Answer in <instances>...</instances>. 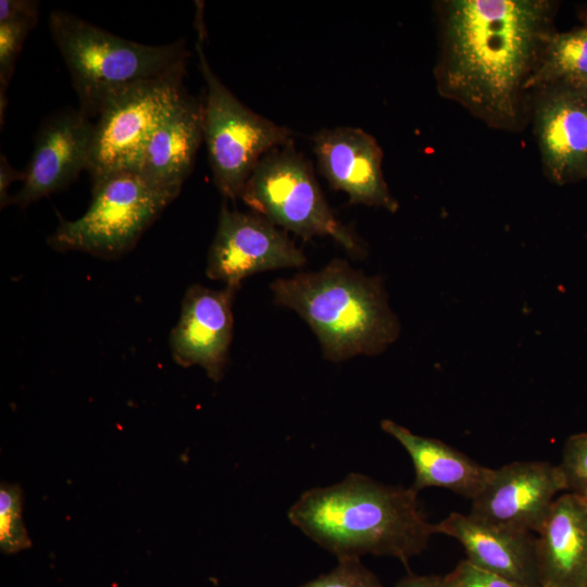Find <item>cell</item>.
Masks as SVG:
<instances>
[{
    "instance_id": "6da1fadb",
    "label": "cell",
    "mask_w": 587,
    "mask_h": 587,
    "mask_svg": "<svg viewBox=\"0 0 587 587\" xmlns=\"http://www.w3.org/2000/svg\"><path fill=\"white\" fill-rule=\"evenodd\" d=\"M557 9L550 0L439 1L438 93L491 128L522 130Z\"/></svg>"
},
{
    "instance_id": "7a4b0ae2",
    "label": "cell",
    "mask_w": 587,
    "mask_h": 587,
    "mask_svg": "<svg viewBox=\"0 0 587 587\" xmlns=\"http://www.w3.org/2000/svg\"><path fill=\"white\" fill-rule=\"evenodd\" d=\"M288 519L337 559L371 553L407 564L436 534L411 487L387 486L359 473L304 491Z\"/></svg>"
},
{
    "instance_id": "3957f363",
    "label": "cell",
    "mask_w": 587,
    "mask_h": 587,
    "mask_svg": "<svg viewBox=\"0 0 587 587\" xmlns=\"http://www.w3.org/2000/svg\"><path fill=\"white\" fill-rule=\"evenodd\" d=\"M270 288L276 304L309 324L328 361L380 354L400 335L382 278L352 268L346 260L277 278Z\"/></svg>"
},
{
    "instance_id": "277c9868",
    "label": "cell",
    "mask_w": 587,
    "mask_h": 587,
    "mask_svg": "<svg viewBox=\"0 0 587 587\" xmlns=\"http://www.w3.org/2000/svg\"><path fill=\"white\" fill-rule=\"evenodd\" d=\"M48 25L72 77L79 109L90 118L97 117L105 101L120 90L186 63L189 54L183 39L145 45L66 11H52Z\"/></svg>"
},
{
    "instance_id": "5b68a950",
    "label": "cell",
    "mask_w": 587,
    "mask_h": 587,
    "mask_svg": "<svg viewBox=\"0 0 587 587\" xmlns=\"http://www.w3.org/2000/svg\"><path fill=\"white\" fill-rule=\"evenodd\" d=\"M175 198L137 172L109 174L92 183L88 210L74 221L61 218L48 243L57 251L118 259L136 246Z\"/></svg>"
},
{
    "instance_id": "8992f818",
    "label": "cell",
    "mask_w": 587,
    "mask_h": 587,
    "mask_svg": "<svg viewBox=\"0 0 587 587\" xmlns=\"http://www.w3.org/2000/svg\"><path fill=\"white\" fill-rule=\"evenodd\" d=\"M198 30L196 49L207 84L203 140L216 188L223 197L235 200L259 161L271 150L294 143V133L253 112L234 96L208 62L204 27Z\"/></svg>"
},
{
    "instance_id": "52a82bcc",
    "label": "cell",
    "mask_w": 587,
    "mask_h": 587,
    "mask_svg": "<svg viewBox=\"0 0 587 587\" xmlns=\"http://www.w3.org/2000/svg\"><path fill=\"white\" fill-rule=\"evenodd\" d=\"M239 198L254 213L304 240L328 236L354 255L365 251L361 240L335 216L311 163L294 143L267 152Z\"/></svg>"
},
{
    "instance_id": "ba28073f",
    "label": "cell",
    "mask_w": 587,
    "mask_h": 587,
    "mask_svg": "<svg viewBox=\"0 0 587 587\" xmlns=\"http://www.w3.org/2000/svg\"><path fill=\"white\" fill-rule=\"evenodd\" d=\"M185 65L135 83L105 101L93 124L87 168L92 183L112 173L136 171L150 136L186 92Z\"/></svg>"
},
{
    "instance_id": "9c48e42d",
    "label": "cell",
    "mask_w": 587,
    "mask_h": 587,
    "mask_svg": "<svg viewBox=\"0 0 587 587\" xmlns=\"http://www.w3.org/2000/svg\"><path fill=\"white\" fill-rule=\"evenodd\" d=\"M307 258L288 234L257 213L230 210L224 202L207 259L210 279L240 288L255 273L300 267Z\"/></svg>"
},
{
    "instance_id": "30bf717a",
    "label": "cell",
    "mask_w": 587,
    "mask_h": 587,
    "mask_svg": "<svg viewBox=\"0 0 587 587\" xmlns=\"http://www.w3.org/2000/svg\"><path fill=\"white\" fill-rule=\"evenodd\" d=\"M563 490L566 484L559 465L515 461L492 469L469 514L500 527L537 534Z\"/></svg>"
},
{
    "instance_id": "8fae6325",
    "label": "cell",
    "mask_w": 587,
    "mask_h": 587,
    "mask_svg": "<svg viewBox=\"0 0 587 587\" xmlns=\"http://www.w3.org/2000/svg\"><path fill=\"white\" fill-rule=\"evenodd\" d=\"M534 133L546 177L557 185L587 179V92L551 85L532 93Z\"/></svg>"
},
{
    "instance_id": "7c38bea8",
    "label": "cell",
    "mask_w": 587,
    "mask_h": 587,
    "mask_svg": "<svg viewBox=\"0 0 587 587\" xmlns=\"http://www.w3.org/2000/svg\"><path fill=\"white\" fill-rule=\"evenodd\" d=\"M93 124L80 109L60 110L40 125L26 177L11 204L25 208L71 185L87 171Z\"/></svg>"
},
{
    "instance_id": "4fadbf2b",
    "label": "cell",
    "mask_w": 587,
    "mask_h": 587,
    "mask_svg": "<svg viewBox=\"0 0 587 587\" xmlns=\"http://www.w3.org/2000/svg\"><path fill=\"white\" fill-rule=\"evenodd\" d=\"M238 289H211L200 284L187 289L168 338L172 358L178 365H198L212 380L222 379L233 339V302Z\"/></svg>"
},
{
    "instance_id": "5bb4252c",
    "label": "cell",
    "mask_w": 587,
    "mask_h": 587,
    "mask_svg": "<svg viewBox=\"0 0 587 587\" xmlns=\"http://www.w3.org/2000/svg\"><path fill=\"white\" fill-rule=\"evenodd\" d=\"M312 141L320 173L349 203L398 211L383 174V150L371 134L359 127L322 128Z\"/></svg>"
},
{
    "instance_id": "9a60e30c",
    "label": "cell",
    "mask_w": 587,
    "mask_h": 587,
    "mask_svg": "<svg viewBox=\"0 0 587 587\" xmlns=\"http://www.w3.org/2000/svg\"><path fill=\"white\" fill-rule=\"evenodd\" d=\"M435 533L457 539L473 565L526 587H540L536 535L450 513L435 524Z\"/></svg>"
},
{
    "instance_id": "2e32d148",
    "label": "cell",
    "mask_w": 587,
    "mask_h": 587,
    "mask_svg": "<svg viewBox=\"0 0 587 587\" xmlns=\"http://www.w3.org/2000/svg\"><path fill=\"white\" fill-rule=\"evenodd\" d=\"M536 562L542 587H584L587 579V503L573 492L553 501L536 534Z\"/></svg>"
},
{
    "instance_id": "e0dca14e",
    "label": "cell",
    "mask_w": 587,
    "mask_h": 587,
    "mask_svg": "<svg viewBox=\"0 0 587 587\" xmlns=\"http://www.w3.org/2000/svg\"><path fill=\"white\" fill-rule=\"evenodd\" d=\"M203 140V103L185 92L147 141L135 172L177 197Z\"/></svg>"
},
{
    "instance_id": "ac0fdd59",
    "label": "cell",
    "mask_w": 587,
    "mask_h": 587,
    "mask_svg": "<svg viewBox=\"0 0 587 587\" xmlns=\"http://www.w3.org/2000/svg\"><path fill=\"white\" fill-rule=\"evenodd\" d=\"M380 427L410 455L415 473L411 488L417 494L427 487H439L473 500L490 477L492 469L441 440L416 435L391 420H383Z\"/></svg>"
},
{
    "instance_id": "d6986e66",
    "label": "cell",
    "mask_w": 587,
    "mask_h": 587,
    "mask_svg": "<svg viewBox=\"0 0 587 587\" xmlns=\"http://www.w3.org/2000/svg\"><path fill=\"white\" fill-rule=\"evenodd\" d=\"M558 84L587 86V33L583 27L551 35L528 89L533 93Z\"/></svg>"
},
{
    "instance_id": "ffe728a7",
    "label": "cell",
    "mask_w": 587,
    "mask_h": 587,
    "mask_svg": "<svg viewBox=\"0 0 587 587\" xmlns=\"http://www.w3.org/2000/svg\"><path fill=\"white\" fill-rule=\"evenodd\" d=\"M32 541L23 522V492L18 485L0 486V547L11 554L28 549Z\"/></svg>"
},
{
    "instance_id": "44dd1931",
    "label": "cell",
    "mask_w": 587,
    "mask_h": 587,
    "mask_svg": "<svg viewBox=\"0 0 587 587\" xmlns=\"http://www.w3.org/2000/svg\"><path fill=\"white\" fill-rule=\"evenodd\" d=\"M38 20L17 18L0 22V116L3 121L5 110V90L12 77L15 61L24 40Z\"/></svg>"
},
{
    "instance_id": "7402d4cb",
    "label": "cell",
    "mask_w": 587,
    "mask_h": 587,
    "mask_svg": "<svg viewBox=\"0 0 587 587\" xmlns=\"http://www.w3.org/2000/svg\"><path fill=\"white\" fill-rule=\"evenodd\" d=\"M558 465L569 492L579 496L587 494V432L574 434L566 439Z\"/></svg>"
},
{
    "instance_id": "603a6c76",
    "label": "cell",
    "mask_w": 587,
    "mask_h": 587,
    "mask_svg": "<svg viewBox=\"0 0 587 587\" xmlns=\"http://www.w3.org/2000/svg\"><path fill=\"white\" fill-rule=\"evenodd\" d=\"M300 587H384L360 558L338 559V565Z\"/></svg>"
},
{
    "instance_id": "cb8c5ba5",
    "label": "cell",
    "mask_w": 587,
    "mask_h": 587,
    "mask_svg": "<svg viewBox=\"0 0 587 587\" xmlns=\"http://www.w3.org/2000/svg\"><path fill=\"white\" fill-rule=\"evenodd\" d=\"M445 579L449 587H526L482 570L466 559L460 561Z\"/></svg>"
},
{
    "instance_id": "d4e9b609",
    "label": "cell",
    "mask_w": 587,
    "mask_h": 587,
    "mask_svg": "<svg viewBox=\"0 0 587 587\" xmlns=\"http://www.w3.org/2000/svg\"><path fill=\"white\" fill-rule=\"evenodd\" d=\"M39 4L29 0H1L0 22L17 18L38 20Z\"/></svg>"
},
{
    "instance_id": "484cf974",
    "label": "cell",
    "mask_w": 587,
    "mask_h": 587,
    "mask_svg": "<svg viewBox=\"0 0 587 587\" xmlns=\"http://www.w3.org/2000/svg\"><path fill=\"white\" fill-rule=\"evenodd\" d=\"M26 171L13 168L5 155H0V207L1 209L11 204L12 196L9 195V188L16 180L24 182Z\"/></svg>"
},
{
    "instance_id": "4316f807",
    "label": "cell",
    "mask_w": 587,
    "mask_h": 587,
    "mask_svg": "<svg viewBox=\"0 0 587 587\" xmlns=\"http://www.w3.org/2000/svg\"><path fill=\"white\" fill-rule=\"evenodd\" d=\"M394 587H449L445 576L409 574Z\"/></svg>"
},
{
    "instance_id": "83f0119b",
    "label": "cell",
    "mask_w": 587,
    "mask_h": 587,
    "mask_svg": "<svg viewBox=\"0 0 587 587\" xmlns=\"http://www.w3.org/2000/svg\"><path fill=\"white\" fill-rule=\"evenodd\" d=\"M580 17H582V20H583L584 23H585V26H584V27L587 28V9H585V10L582 12Z\"/></svg>"
},
{
    "instance_id": "f1b7e54d",
    "label": "cell",
    "mask_w": 587,
    "mask_h": 587,
    "mask_svg": "<svg viewBox=\"0 0 587 587\" xmlns=\"http://www.w3.org/2000/svg\"><path fill=\"white\" fill-rule=\"evenodd\" d=\"M582 497L585 499V501H586V503H587V494H585V495L582 496Z\"/></svg>"
},
{
    "instance_id": "f546056e",
    "label": "cell",
    "mask_w": 587,
    "mask_h": 587,
    "mask_svg": "<svg viewBox=\"0 0 587 587\" xmlns=\"http://www.w3.org/2000/svg\"><path fill=\"white\" fill-rule=\"evenodd\" d=\"M584 587H587V579H586V583H585Z\"/></svg>"
},
{
    "instance_id": "4dcf8cb0",
    "label": "cell",
    "mask_w": 587,
    "mask_h": 587,
    "mask_svg": "<svg viewBox=\"0 0 587 587\" xmlns=\"http://www.w3.org/2000/svg\"><path fill=\"white\" fill-rule=\"evenodd\" d=\"M585 29V32L587 33V28L583 27Z\"/></svg>"
},
{
    "instance_id": "1f68e13d",
    "label": "cell",
    "mask_w": 587,
    "mask_h": 587,
    "mask_svg": "<svg viewBox=\"0 0 587 587\" xmlns=\"http://www.w3.org/2000/svg\"><path fill=\"white\" fill-rule=\"evenodd\" d=\"M586 92H587V86H585Z\"/></svg>"
},
{
    "instance_id": "d6a6232c",
    "label": "cell",
    "mask_w": 587,
    "mask_h": 587,
    "mask_svg": "<svg viewBox=\"0 0 587 587\" xmlns=\"http://www.w3.org/2000/svg\"><path fill=\"white\" fill-rule=\"evenodd\" d=\"M540 587H542V586H540Z\"/></svg>"
}]
</instances>
